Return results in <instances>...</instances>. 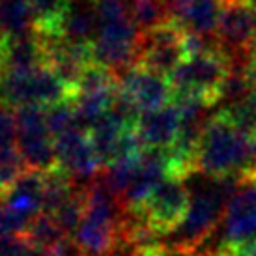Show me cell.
I'll return each instance as SVG.
<instances>
[{
  "label": "cell",
  "instance_id": "6da1fadb",
  "mask_svg": "<svg viewBox=\"0 0 256 256\" xmlns=\"http://www.w3.org/2000/svg\"><path fill=\"white\" fill-rule=\"evenodd\" d=\"M242 176L220 180H208L198 185L191 194L185 219L170 236V242L163 243L166 249L182 256H202V250L214 236L215 228L222 224L224 210L240 185Z\"/></svg>",
  "mask_w": 256,
  "mask_h": 256
},
{
  "label": "cell",
  "instance_id": "7a4b0ae2",
  "mask_svg": "<svg viewBox=\"0 0 256 256\" xmlns=\"http://www.w3.org/2000/svg\"><path fill=\"white\" fill-rule=\"evenodd\" d=\"M124 208L103 180L84 187V214L73 242L82 256H114L122 247Z\"/></svg>",
  "mask_w": 256,
  "mask_h": 256
},
{
  "label": "cell",
  "instance_id": "3957f363",
  "mask_svg": "<svg viewBox=\"0 0 256 256\" xmlns=\"http://www.w3.org/2000/svg\"><path fill=\"white\" fill-rule=\"evenodd\" d=\"M249 138L238 131L220 110L214 114L196 150V172L212 180L243 178L249 166Z\"/></svg>",
  "mask_w": 256,
  "mask_h": 256
},
{
  "label": "cell",
  "instance_id": "277c9868",
  "mask_svg": "<svg viewBox=\"0 0 256 256\" xmlns=\"http://www.w3.org/2000/svg\"><path fill=\"white\" fill-rule=\"evenodd\" d=\"M77 92L64 84L47 66L28 73H0V101L10 108L42 107L75 101Z\"/></svg>",
  "mask_w": 256,
  "mask_h": 256
},
{
  "label": "cell",
  "instance_id": "5b68a950",
  "mask_svg": "<svg viewBox=\"0 0 256 256\" xmlns=\"http://www.w3.org/2000/svg\"><path fill=\"white\" fill-rule=\"evenodd\" d=\"M232 68L234 62L224 50L187 58L168 77L174 88V100L198 98L214 107L220 101V88Z\"/></svg>",
  "mask_w": 256,
  "mask_h": 256
},
{
  "label": "cell",
  "instance_id": "8992f818",
  "mask_svg": "<svg viewBox=\"0 0 256 256\" xmlns=\"http://www.w3.org/2000/svg\"><path fill=\"white\" fill-rule=\"evenodd\" d=\"M17 148L26 168L47 172L56 166L54 136L47 124V112L42 107L15 108Z\"/></svg>",
  "mask_w": 256,
  "mask_h": 256
},
{
  "label": "cell",
  "instance_id": "52a82bcc",
  "mask_svg": "<svg viewBox=\"0 0 256 256\" xmlns=\"http://www.w3.org/2000/svg\"><path fill=\"white\" fill-rule=\"evenodd\" d=\"M185 30L174 21L140 34L136 47V66L163 77H170L185 60Z\"/></svg>",
  "mask_w": 256,
  "mask_h": 256
},
{
  "label": "cell",
  "instance_id": "ba28073f",
  "mask_svg": "<svg viewBox=\"0 0 256 256\" xmlns=\"http://www.w3.org/2000/svg\"><path fill=\"white\" fill-rule=\"evenodd\" d=\"M256 36V6L250 0H224L217 40L234 66H247V47Z\"/></svg>",
  "mask_w": 256,
  "mask_h": 256
},
{
  "label": "cell",
  "instance_id": "9c48e42d",
  "mask_svg": "<svg viewBox=\"0 0 256 256\" xmlns=\"http://www.w3.org/2000/svg\"><path fill=\"white\" fill-rule=\"evenodd\" d=\"M189 202L191 194L185 187L184 180L164 178L152 191L140 212L152 224V228L164 238L182 224L189 210Z\"/></svg>",
  "mask_w": 256,
  "mask_h": 256
},
{
  "label": "cell",
  "instance_id": "30bf717a",
  "mask_svg": "<svg viewBox=\"0 0 256 256\" xmlns=\"http://www.w3.org/2000/svg\"><path fill=\"white\" fill-rule=\"evenodd\" d=\"M56 166L66 172L73 182H92L101 168L100 157L96 154L90 133L86 129L73 128L54 138Z\"/></svg>",
  "mask_w": 256,
  "mask_h": 256
},
{
  "label": "cell",
  "instance_id": "8fae6325",
  "mask_svg": "<svg viewBox=\"0 0 256 256\" xmlns=\"http://www.w3.org/2000/svg\"><path fill=\"white\" fill-rule=\"evenodd\" d=\"M222 226V249H236L256 242V178H243L240 189L228 200Z\"/></svg>",
  "mask_w": 256,
  "mask_h": 256
},
{
  "label": "cell",
  "instance_id": "7c38bea8",
  "mask_svg": "<svg viewBox=\"0 0 256 256\" xmlns=\"http://www.w3.org/2000/svg\"><path fill=\"white\" fill-rule=\"evenodd\" d=\"M118 88L135 103L142 114L159 110L174 101L170 78L136 64L118 75Z\"/></svg>",
  "mask_w": 256,
  "mask_h": 256
},
{
  "label": "cell",
  "instance_id": "4fadbf2b",
  "mask_svg": "<svg viewBox=\"0 0 256 256\" xmlns=\"http://www.w3.org/2000/svg\"><path fill=\"white\" fill-rule=\"evenodd\" d=\"M0 202L19 232L24 234L30 222L43 214V172L26 168L0 196Z\"/></svg>",
  "mask_w": 256,
  "mask_h": 256
},
{
  "label": "cell",
  "instance_id": "5bb4252c",
  "mask_svg": "<svg viewBox=\"0 0 256 256\" xmlns=\"http://www.w3.org/2000/svg\"><path fill=\"white\" fill-rule=\"evenodd\" d=\"M180 126V108L170 103L154 112H144L136 124V136L144 150H170L178 140Z\"/></svg>",
  "mask_w": 256,
  "mask_h": 256
},
{
  "label": "cell",
  "instance_id": "9a60e30c",
  "mask_svg": "<svg viewBox=\"0 0 256 256\" xmlns=\"http://www.w3.org/2000/svg\"><path fill=\"white\" fill-rule=\"evenodd\" d=\"M43 66H47L45 43L36 30L19 38H8L2 72L28 73Z\"/></svg>",
  "mask_w": 256,
  "mask_h": 256
},
{
  "label": "cell",
  "instance_id": "2e32d148",
  "mask_svg": "<svg viewBox=\"0 0 256 256\" xmlns=\"http://www.w3.org/2000/svg\"><path fill=\"white\" fill-rule=\"evenodd\" d=\"M0 30L8 38L24 36L34 30L30 0H0Z\"/></svg>",
  "mask_w": 256,
  "mask_h": 256
},
{
  "label": "cell",
  "instance_id": "e0dca14e",
  "mask_svg": "<svg viewBox=\"0 0 256 256\" xmlns=\"http://www.w3.org/2000/svg\"><path fill=\"white\" fill-rule=\"evenodd\" d=\"M34 12V30L42 38H60L62 21L72 0H30Z\"/></svg>",
  "mask_w": 256,
  "mask_h": 256
},
{
  "label": "cell",
  "instance_id": "ac0fdd59",
  "mask_svg": "<svg viewBox=\"0 0 256 256\" xmlns=\"http://www.w3.org/2000/svg\"><path fill=\"white\" fill-rule=\"evenodd\" d=\"M75 191V182L58 166L43 172V214L56 212Z\"/></svg>",
  "mask_w": 256,
  "mask_h": 256
},
{
  "label": "cell",
  "instance_id": "d6986e66",
  "mask_svg": "<svg viewBox=\"0 0 256 256\" xmlns=\"http://www.w3.org/2000/svg\"><path fill=\"white\" fill-rule=\"evenodd\" d=\"M131 17L140 34L170 22L166 0H129Z\"/></svg>",
  "mask_w": 256,
  "mask_h": 256
},
{
  "label": "cell",
  "instance_id": "ffe728a7",
  "mask_svg": "<svg viewBox=\"0 0 256 256\" xmlns=\"http://www.w3.org/2000/svg\"><path fill=\"white\" fill-rule=\"evenodd\" d=\"M24 236L36 245L38 249L54 247V245L62 243L64 240H72V238H68V236L64 234V230L58 226V222L54 220V217L49 214L38 215L36 219L28 224Z\"/></svg>",
  "mask_w": 256,
  "mask_h": 256
},
{
  "label": "cell",
  "instance_id": "44dd1931",
  "mask_svg": "<svg viewBox=\"0 0 256 256\" xmlns=\"http://www.w3.org/2000/svg\"><path fill=\"white\" fill-rule=\"evenodd\" d=\"M45 112H47V124H49V129L54 138L60 135H64L66 131H70V129L78 128L77 112H75L73 101L58 103V105H54V107L45 108Z\"/></svg>",
  "mask_w": 256,
  "mask_h": 256
},
{
  "label": "cell",
  "instance_id": "7402d4cb",
  "mask_svg": "<svg viewBox=\"0 0 256 256\" xmlns=\"http://www.w3.org/2000/svg\"><path fill=\"white\" fill-rule=\"evenodd\" d=\"M17 150V122L14 108L0 101V156Z\"/></svg>",
  "mask_w": 256,
  "mask_h": 256
},
{
  "label": "cell",
  "instance_id": "603a6c76",
  "mask_svg": "<svg viewBox=\"0 0 256 256\" xmlns=\"http://www.w3.org/2000/svg\"><path fill=\"white\" fill-rule=\"evenodd\" d=\"M0 256H38V247L24 234L0 242Z\"/></svg>",
  "mask_w": 256,
  "mask_h": 256
},
{
  "label": "cell",
  "instance_id": "cb8c5ba5",
  "mask_svg": "<svg viewBox=\"0 0 256 256\" xmlns=\"http://www.w3.org/2000/svg\"><path fill=\"white\" fill-rule=\"evenodd\" d=\"M243 178H256V135L249 138V166Z\"/></svg>",
  "mask_w": 256,
  "mask_h": 256
},
{
  "label": "cell",
  "instance_id": "d4e9b609",
  "mask_svg": "<svg viewBox=\"0 0 256 256\" xmlns=\"http://www.w3.org/2000/svg\"><path fill=\"white\" fill-rule=\"evenodd\" d=\"M6 42H8V36L0 30V73L4 70V52H6Z\"/></svg>",
  "mask_w": 256,
  "mask_h": 256
},
{
  "label": "cell",
  "instance_id": "484cf974",
  "mask_svg": "<svg viewBox=\"0 0 256 256\" xmlns=\"http://www.w3.org/2000/svg\"><path fill=\"white\" fill-rule=\"evenodd\" d=\"M245 56H247V62H252V60H256V36L252 38V42L249 43Z\"/></svg>",
  "mask_w": 256,
  "mask_h": 256
},
{
  "label": "cell",
  "instance_id": "4316f807",
  "mask_svg": "<svg viewBox=\"0 0 256 256\" xmlns=\"http://www.w3.org/2000/svg\"><path fill=\"white\" fill-rule=\"evenodd\" d=\"M245 70H247V73H249V77H250V80H252V84L256 86V60H252V62H247Z\"/></svg>",
  "mask_w": 256,
  "mask_h": 256
},
{
  "label": "cell",
  "instance_id": "83f0119b",
  "mask_svg": "<svg viewBox=\"0 0 256 256\" xmlns=\"http://www.w3.org/2000/svg\"><path fill=\"white\" fill-rule=\"evenodd\" d=\"M215 256H242V254H238V252H234V250L230 249H220Z\"/></svg>",
  "mask_w": 256,
  "mask_h": 256
},
{
  "label": "cell",
  "instance_id": "f1b7e54d",
  "mask_svg": "<svg viewBox=\"0 0 256 256\" xmlns=\"http://www.w3.org/2000/svg\"><path fill=\"white\" fill-rule=\"evenodd\" d=\"M250 2H252V4H254V6H256V0H250Z\"/></svg>",
  "mask_w": 256,
  "mask_h": 256
}]
</instances>
